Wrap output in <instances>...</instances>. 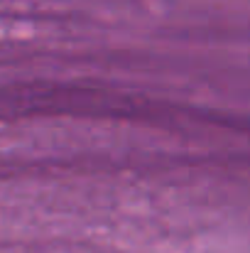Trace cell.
Segmentation results:
<instances>
[]
</instances>
